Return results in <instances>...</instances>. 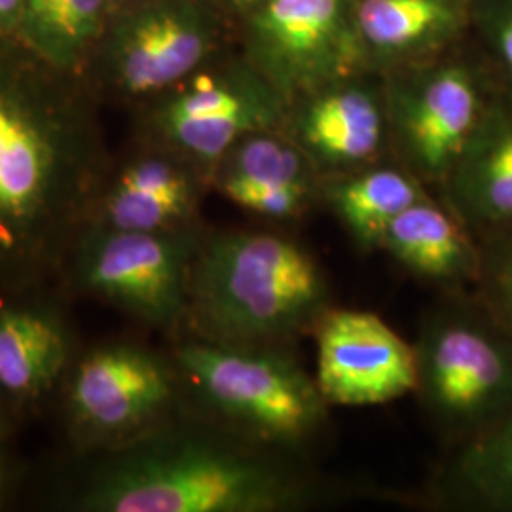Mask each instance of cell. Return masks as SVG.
<instances>
[{
	"mask_svg": "<svg viewBox=\"0 0 512 512\" xmlns=\"http://www.w3.org/2000/svg\"><path fill=\"white\" fill-rule=\"evenodd\" d=\"M59 74L0 52V289L10 293L67 262L103 183L92 112Z\"/></svg>",
	"mask_w": 512,
	"mask_h": 512,
	"instance_id": "1",
	"label": "cell"
},
{
	"mask_svg": "<svg viewBox=\"0 0 512 512\" xmlns=\"http://www.w3.org/2000/svg\"><path fill=\"white\" fill-rule=\"evenodd\" d=\"M315 501L291 456L219 423L165 421L107 448L74 503L90 512H289Z\"/></svg>",
	"mask_w": 512,
	"mask_h": 512,
	"instance_id": "2",
	"label": "cell"
},
{
	"mask_svg": "<svg viewBox=\"0 0 512 512\" xmlns=\"http://www.w3.org/2000/svg\"><path fill=\"white\" fill-rule=\"evenodd\" d=\"M329 310V281L304 245L241 230L202 238L184 327L219 346H291Z\"/></svg>",
	"mask_w": 512,
	"mask_h": 512,
	"instance_id": "3",
	"label": "cell"
},
{
	"mask_svg": "<svg viewBox=\"0 0 512 512\" xmlns=\"http://www.w3.org/2000/svg\"><path fill=\"white\" fill-rule=\"evenodd\" d=\"M181 384L213 421L294 456L327 425L329 403L289 346L238 348L184 340L173 353Z\"/></svg>",
	"mask_w": 512,
	"mask_h": 512,
	"instance_id": "4",
	"label": "cell"
},
{
	"mask_svg": "<svg viewBox=\"0 0 512 512\" xmlns=\"http://www.w3.org/2000/svg\"><path fill=\"white\" fill-rule=\"evenodd\" d=\"M414 351V393L459 446L511 418L512 336L473 294L452 293L431 311Z\"/></svg>",
	"mask_w": 512,
	"mask_h": 512,
	"instance_id": "5",
	"label": "cell"
},
{
	"mask_svg": "<svg viewBox=\"0 0 512 512\" xmlns=\"http://www.w3.org/2000/svg\"><path fill=\"white\" fill-rule=\"evenodd\" d=\"M389 145L423 184L442 188L499 84L492 69L461 55L384 74Z\"/></svg>",
	"mask_w": 512,
	"mask_h": 512,
	"instance_id": "6",
	"label": "cell"
},
{
	"mask_svg": "<svg viewBox=\"0 0 512 512\" xmlns=\"http://www.w3.org/2000/svg\"><path fill=\"white\" fill-rule=\"evenodd\" d=\"M200 243L196 226L171 232L84 226L67 262L86 293L150 327L177 330L186 323L190 275Z\"/></svg>",
	"mask_w": 512,
	"mask_h": 512,
	"instance_id": "7",
	"label": "cell"
},
{
	"mask_svg": "<svg viewBox=\"0 0 512 512\" xmlns=\"http://www.w3.org/2000/svg\"><path fill=\"white\" fill-rule=\"evenodd\" d=\"M289 103L245 59L184 78L158 97L150 128L165 150L211 175L243 137L281 129Z\"/></svg>",
	"mask_w": 512,
	"mask_h": 512,
	"instance_id": "8",
	"label": "cell"
},
{
	"mask_svg": "<svg viewBox=\"0 0 512 512\" xmlns=\"http://www.w3.org/2000/svg\"><path fill=\"white\" fill-rule=\"evenodd\" d=\"M243 31L245 59L289 105L366 71L355 0H266L245 16Z\"/></svg>",
	"mask_w": 512,
	"mask_h": 512,
	"instance_id": "9",
	"label": "cell"
},
{
	"mask_svg": "<svg viewBox=\"0 0 512 512\" xmlns=\"http://www.w3.org/2000/svg\"><path fill=\"white\" fill-rule=\"evenodd\" d=\"M219 19L205 0H139L110 23L105 74L129 99L160 97L215 52Z\"/></svg>",
	"mask_w": 512,
	"mask_h": 512,
	"instance_id": "10",
	"label": "cell"
},
{
	"mask_svg": "<svg viewBox=\"0 0 512 512\" xmlns=\"http://www.w3.org/2000/svg\"><path fill=\"white\" fill-rule=\"evenodd\" d=\"M173 363L135 344L93 349L74 368L67 389L73 431L97 446H118L167 421L179 399Z\"/></svg>",
	"mask_w": 512,
	"mask_h": 512,
	"instance_id": "11",
	"label": "cell"
},
{
	"mask_svg": "<svg viewBox=\"0 0 512 512\" xmlns=\"http://www.w3.org/2000/svg\"><path fill=\"white\" fill-rule=\"evenodd\" d=\"M313 336L315 382L327 403L378 406L416 391L414 344H408L382 317L330 308Z\"/></svg>",
	"mask_w": 512,
	"mask_h": 512,
	"instance_id": "12",
	"label": "cell"
},
{
	"mask_svg": "<svg viewBox=\"0 0 512 512\" xmlns=\"http://www.w3.org/2000/svg\"><path fill=\"white\" fill-rule=\"evenodd\" d=\"M283 131L319 175H342L378 164L389 147L384 76L357 73L294 99Z\"/></svg>",
	"mask_w": 512,
	"mask_h": 512,
	"instance_id": "13",
	"label": "cell"
},
{
	"mask_svg": "<svg viewBox=\"0 0 512 512\" xmlns=\"http://www.w3.org/2000/svg\"><path fill=\"white\" fill-rule=\"evenodd\" d=\"M209 179L226 200L272 222L304 217L319 200L323 181L283 128L243 137L222 156Z\"/></svg>",
	"mask_w": 512,
	"mask_h": 512,
	"instance_id": "14",
	"label": "cell"
},
{
	"mask_svg": "<svg viewBox=\"0 0 512 512\" xmlns=\"http://www.w3.org/2000/svg\"><path fill=\"white\" fill-rule=\"evenodd\" d=\"M203 173L165 150L148 152L122 165L101 183L86 226L128 232H171L194 226Z\"/></svg>",
	"mask_w": 512,
	"mask_h": 512,
	"instance_id": "15",
	"label": "cell"
},
{
	"mask_svg": "<svg viewBox=\"0 0 512 512\" xmlns=\"http://www.w3.org/2000/svg\"><path fill=\"white\" fill-rule=\"evenodd\" d=\"M471 18L473 0H355L366 71L384 76L446 54Z\"/></svg>",
	"mask_w": 512,
	"mask_h": 512,
	"instance_id": "16",
	"label": "cell"
},
{
	"mask_svg": "<svg viewBox=\"0 0 512 512\" xmlns=\"http://www.w3.org/2000/svg\"><path fill=\"white\" fill-rule=\"evenodd\" d=\"M442 200L476 239L512 226V95L501 88L442 184Z\"/></svg>",
	"mask_w": 512,
	"mask_h": 512,
	"instance_id": "17",
	"label": "cell"
},
{
	"mask_svg": "<svg viewBox=\"0 0 512 512\" xmlns=\"http://www.w3.org/2000/svg\"><path fill=\"white\" fill-rule=\"evenodd\" d=\"M380 249L446 293H471L478 277V239L448 203L429 194L389 224Z\"/></svg>",
	"mask_w": 512,
	"mask_h": 512,
	"instance_id": "18",
	"label": "cell"
},
{
	"mask_svg": "<svg viewBox=\"0 0 512 512\" xmlns=\"http://www.w3.org/2000/svg\"><path fill=\"white\" fill-rule=\"evenodd\" d=\"M69 357L71 334L59 311L37 300L0 306V401L42 397L57 384Z\"/></svg>",
	"mask_w": 512,
	"mask_h": 512,
	"instance_id": "19",
	"label": "cell"
},
{
	"mask_svg": "<svg viewBox=\"0 0 512 512\" xmlns=\"http://www.w3.org/2000/svg\"><path fill=\"white\" fill-rule=\"evenodd\" d=\"M423 186L404 165L372 164L325 177L319 200L329 205L355 245L372 251L380 249L389 224L427 196Z\"/></svg>",
	"mask_w": 512,
	"mask_h": 512,
	"instance_id": "20",
	"label": "cell"
},
{
	"mask_svg": "<svg viewBox=\"0 0 512 512\" xmlns=\"http://www.w3.org/2000/svg\"><path fill=\"white\" fill-rule=\"evenodd\" d=\"M444 488L458 505L512 512V416L459 446L446 471Z\"/></svg>",
	"mask_w": 512,
	"mask_h": 512,
	"instance_id": "21",
	"label": "cell"
},
{
	"mask_svg": "<svg viewBox=\"0 0 512 512\" xmlns=\"http://www.w3.org/2000/svg\"><path fill=\"white\" fill-rule=\"evenodd\" d=\"M107 2L110 0H59L54 31L40 61L59 73L73 71L88 46L103 33Z\"/></svg>",
	"mask_w": 512,
	"mask_h": 512,
	"instance_id": "22",
	"label": "cell"
},
{
	"mask_svg": "<svg viewBox=\"0 0 512 512\" xmlns=\"http://www.w3.org/2000/svg\"><path fill=\"white\" fill-rule=\"evenodd\" d=\"M480 268L471 293L512 336V226L478 238Z\"/></svg>",
	"mask_w": 512,
	"mask_h": 512,
	"instance_id": "23",
	"label": "cell"
},
{
	"mask_svg": "<svg viewBox=\"0 0 512 512\" xmlns=\"http://www.w3.org/2000/svg\"><path fill=\"white\" fill-rule=\"evenodd\" d=\"M471 31L492 61L495 82L512 95V0H473Z\"/></svg>",
	"mask_w": 512,
	"mask_h": 512,
	"instance_id": "24",
	"label": "cell"
},
{
	"mask_svg": "<svg viewBox=\"0 0 512 512\" xmlns=\"http://www.w3.org/2000/svg\"><path fill=\"white\" fill-rule=\"evenodd\" d=\"M57 10L59 0H23L21 4L18 33L37 59H42L50 42Z\"/></svg>",
	"mask_w": 512,
	"mask_h": 512,
	"instance_id": "25",
	"label": "cell"
},
{
	"mask_svg": "<svg viewBox=\"0 0 512 512\" xmlns=\"http://www.w3.org/2000/svg\"><path fill=\"white\" fill-rule=\"evenodd\" d=\"M23 0H0V31L18 33Z\"/></svg>",
	"mask_w": 512,
	"mask_h": 512,
	"instance_id": "26",
	"label": "cell"
},
{
	"mask_svg": "<svg viewBox=\"0 0 512 512\" xmlns=\"http://www.w3.org/2000/svg\"><path fill=\"white\" fill-rule=\"evenodd\" d=\"M6 482H8V454H6V421L0 408V509L4 505L6 495Z\"/></svg>",
	"mask_w": 512,
	"mask_h": 512,
	"instance_id": "27",
	"label": "cell"
},
{
	"mask_svg": "<svg viewBox=\"0 0 512 512\" xmlns=\"http://www.w3.org/2000/svg\"><path fill=\"white\" fill-rule=\"evenodd\" d=\"M228 8H232L234 12L241 14L243 18L249 16L253 10H256L260 4H264L266 0H222Z\"/></svg>",
	"mask_w": 512,
	"mask_h": 512,
	"instance_id": "28",
	"label": "cell"
},
{
	"mask_svg": "<svg viewBox=\"0 0 512 512\" xmlns=\"http://www.w3.org/2000/svg\"><path fill=\"white\" fill-rule=\"evenodd\" d=\"M110 2H118V4H124V6H128V4H133V2H139V0H110Z\"/></svg>",
	"mask_w": 512,
	"mask_h": 512,
	"instance_id": "29",
	"label": "cell"
}]
</instances>
